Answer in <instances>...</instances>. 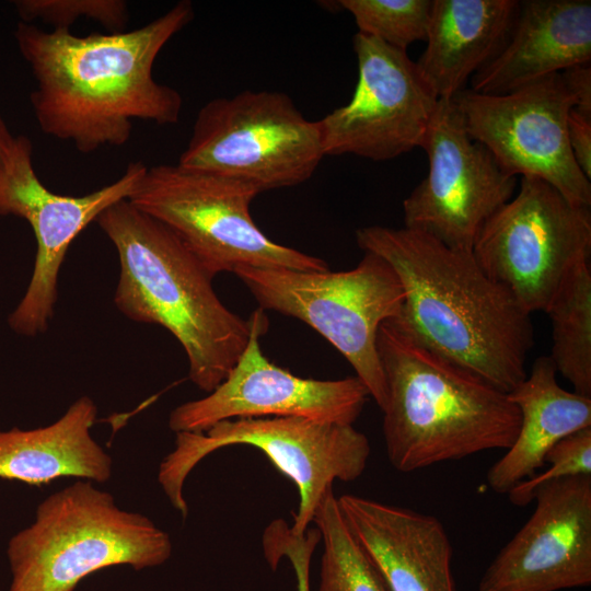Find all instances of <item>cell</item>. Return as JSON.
I'll list each match as a JSON object with an SVG mask.
<instances>
[{
  "label": "cell",
  "instance_id": "1",
  "mask_svg": "<svg viewBox=\"0 0 591 591\" xmlns=\"http://www.w3.org/2000/svg\"><path fill=\"white\" fill-rule=\"evenodd\" d=\"M194 15L182 0L141 27L86 36L20 22L14 38L36 82L31 104L42 131L91 153L125 144L132 119L176 124L182 95L154 79L153 66Z\"/></svg>",
  "mask_w": 591,
  "mask_h": 591
},
{
  "label": "cell",
  "instance_id": "2",
  "mask_svg": "<svg viewBox=\"0 0 591 591\" xmlns=\"http://www.w3.org/2000/svg\"><path fill=\"white\" fill-rule=\"evenodd\" d=\"M363 252L383 258L404 292L393 324L416 343L509 393L526 376L534 344L531 314L489 277L472 252L407 228L356 231Z\"/></svg>",
  "mask_w": 591,
  "mask_h": 591
},
{
  "label": "cell",
  "instance_id": "3",
  "mask_svg": "<svg viewBox=\"0 0 591 591\" xmlns=\"http://www.w3.org/2000/svg\"><path fill=\"white\" fill-rule=\"evenodd\" d=\"M95 221L119 257L117 309L135 322L167 329L186 354L190 381L213 391L245 349L250 320L221 302L213 278L177 235L127 199Z\"/></svg>",
  "mask_w": 591,
  "mask_h": 591
},
{
  "label": "cell",
  "instance_id": "4",
  "mask_svg": "<svg viewBox=\"0 0 591 591\" xmlns=\"http://www.w3.org/2000/svg\"><path fill=\"white\" fill-rule=\"evenodd\" d=\"M376 347L387 397L383 436L391 465L410 473L487 450H508L521 414L508 393L426 349L391 320Z\"/></svg>",
  "mask_w": 591,
  "mask_h": 591
},
{
  "label": "cell",
  "instance_id": "5",
  "mask_svg": "<svg viewBox=\"0 0 591 591\" xmlns=\"http://www.w3.org/2000/svg\"><path fill=\"white\" fill-rule=\"evenodd\" d=\"M172 548L148 517L120 509L109 493L79 479L45 498L35 521L9 541V591H73L111 566H160Z\"/></svg>",
  "mask_w": 591,
  "mask_h": 591
},
{
  "label": "cell",
  "instance_id": "6",
  "mask_svg": "<svg viewBox=\"0 0 591 591\" xmlns=\"http://www.w3.org/2000/svg\"><path fill=\"white\" fill-rule=\"evenodd\" d=\"M233 274L259 308L308 324L349 362L381 410L387 397L376 338L380 326L398 317L404 292L393 268L364 252L349 270L304 271L239 267Z\"/></svg>",
  "mask_w": 591,
  "mask_h": 591
},
{
  "label": "cell",
  "instance_id": "7",
  "mask_svg": "<svg viewBox=\"0 0 591 591\" xmlns=\"http://www.w3.org/2000/svg\"><path fill=\"white\" fill-rule=\"evenodd\" d=\"M230 445L260 450L294 483L300 499L290 534L298 538L304 536L334 482L357 479L371 452L367 436L352 425L304 417L237 418L201 433L177 432L174 450L160 463L158 480L183 518L188 512L183 497L186 477L204 457Z\"/></svg>",
  "mask_w": 591,
  "mask_h": 591
},
{
  "label": "cell",
  "instance_id": "8",
  "mask_svg": "<svg viewBox=\"0 0 591 591\" xmlns=\"http://www.w3.org/2000/svg\"><path fill=\"white\" fill-rule=\"evenodd\" d=\"M258 194L246 182L160 164L147 167L127 200L177 235L212 278L244 266L327 270L324 259L257 227L250 206Z\"/></svg>",
  "mask_w": 591,
  "mask_h": 591
},
{
  "label": "cell",
  "instance_id": "9",
  "mask_svg": "<svg viewBox=\"0 0 591 591\" xmlns=\"http://www.w3.org/2000/svg\"><path fill=\"white\" fill-rule=\"evenodd\" d=\"M324 157L317 120L282 92L246 90L199 109L177 165L263 193L306 182Z\"/></svg>",
  "mask_w": 591,
  "mask_h": 591
},
{
  "label": "cell",
  "instance_id": "10",
  "mask_svg": "<svg viewBox=\"0 0 591 591\" xmlns=\"http://www.w3.org/2000/svg\"><path fill=\"white\" fill-rule=\"evenodd\" d=\"M472 254L530 314L545 312L561 282L590 260V208L548 183L522 176L517 194L485 223Z\"/></svg>",
  "mask_w": 591,
  "mask_h": 591
},
{
  "label": "cell",
  "instance_id": "11",
  "mask_svg": "<svg viewBox=\"0 0 591 591\" xmlns=\"http://www.w3.org/2000/svg\"><path fill=\"white\" fill-rule=\"evenodd\" d=\"M452 100L470 137L507 174L540 178L569 202L590 208L591 181L576 163L567 137L575 102L560 73L505 94L464 89Z\"/></svg>",
  "mask_w": 591,
  "mask_h": 591
},
{
  "label": "cell",
  "instance_id": "12",
  "mask_svg": "<svg viewBox=\"0 0 591 591\" xmlns=\"http://www.w3.org/2000/svg\"><path fill=\"white\" fill-rule=\"evenodd\" d=\"M350 101L317 120L324 155L387 161L421 148L439 97L406 50L356 33Z\"/></svg>",
  "mask_w": 591,
  "mask_h": 591
},
{
  "label": "cell",
  "instance_id": "13",
  "mask_svg": "<svg viewBox=\"0 0 591 591\" xmlns=\"http://www.w3.org/2000/svg\"><path fill=\"white\" fill-rule=\"evenodd\" d=\"M421 148L428 173L403 201L404 228L472 252L485 223L514 195L518 179L470 137L453 100H439Z\"/></svg>",
  "mask_w": 591,
  "mask_h": 591
},
{
  "label": "cell",
  "instance_id": "14",
  "mask_svg": "<svg viewBox=\"0 0 591 591\" xmlns=\"http://www.w3.org/2000/svg\"><path fill=\"white\" fill-rule=\"evenodd\" d=\"M148 166L131 162L112 184L83 196L49 190L33 165V144L20 135L0 167V216H16L32 227L35 265L26 292L9 316L11 328L25 336L44 333L54 314L60 266L70 244L113 204L128 199Z\"/></svg>",
  "mask_w": 591,
  "mask_h": 591
},
{
  "label": "cell",
  "instance_id": "15",
  "mask_svg": "<svg viewBox=\"0 0 591 591\" xmlns=\"http://www.w3.org/2000/svg\"><path fill=\"white\" fill-rule=\"evenodd\" d=\"M247 345L225 379L207 396L175 407L169 417L174 432L207 431L229 419L304 417L352 425L369 398L355 375L339 380H316L294 375L267 359L260 337L268 320L258 308L250 316Z\"/></svg>",
  "mask_w": 591,
  "mask_h": 591
},
{
  "label": "cell",
  "instance_id": "16",
  "mask_svg": "<svg viewBox=\"0 0 591 591\" xmlns=\"http://www.w3.org/2000/svg\"><path fill=\"white\" fill-rule=\"evenodd\" d=\"M529 520L483 573L478 591H559L591 584V475L543 484Z\"/></svg>",
  "mask_w": 591,
  "mask_h": 591
},
{
  "label": "cell",
  "instance_id": "17",
  "mask_svg": "<svg viewBox=\"0 0 591 591\" xmlns=\"http://www.w3.org/2000/svg\"><path fill=\"white\" fill-rule=\"evenodd\" d=\"M337 503L391 591H456L452 546L436 517L350 494Z\"/></svg>",
  "mask_w": 591,
  "mask_h": 591
},
{
  "label": "cell",
  "instance_id": "18",
  "mask_svg": "<svg viewBox=\"0 0 591 591\" xmlns=\"http://www.w3.org/2000/svg\"><path fill=\"white\" fill-rule=\"evenodd\" d=\"M590 61V0L519 1L505 46L471 78V90L505 94Z\"/></svg>",
  "mask_w": 591,
  "mask_h": 591
},
{
  "label": "cell",
  "instance_id": "19",
  "mask_svg": "<svg viewBox=\"0 0 591 591\" xmlns=\"http://www.w3.org/2000/svg\"><path fill=\"white\" fill-rule=\"evenodd\" d=\"M517 0H432L417 67L440 100H452L505 46Z\"/></svg>",
  "mask_w": 591,
  "mask_h": 591
},
{
  "label": "cell",
  "instance_id": "20",
  "mask_svg": "<svg viewBox=\"0 0 591 591\" xmlns=\"http://www.w3.org/2000/svg\"><path fill=\"white\" fill-rule=\"evenodd\" d=\"M556 373L548 356L537 357L525 379L508 393L521 425L513 444L487 472L495 493L507 494L536 474L557 442L591 427V397L563 389Z\"/></svg>",
  "mask_w": 591,
  "mask_h": 591
},
{
  "label": "cell",
  "instance_id": "21",
  "mask_svg": "<svg viewBox=\"0 0 591 591\" xmlns=\"http://www.w3.org/2000/svg\"><path fill=\"white\" fill-rule=\"evenodd\" d=\"M97 407L81 396L49 426L0 431V477L40 486L70 476L105 483L112 457L92 438Z\"/></svg>",
  "mask_w": 591,
  "mask_h": 591
},
{
  "label": "cell",
  "instance_id": "22",
  "mask_svg": "<svg viewBox=\"0 0 591 591\" xmlns=\"http://www.w3.org/2000/svg\"><path fill=\"white\" fill-rule=\"evenodd\" d=\"M552 324L548 356L573 392L591 397V269L577 265L565 278L544 312Z\"/></svg>",
  "mask_w": 591,
  "mask_h": 591
},
{
  "label": "cell",
  "instance_id": "23",
  "mask_svg": "<svg viewBox=\"0 0 591 591\" xmlns=\"http://www.w3.org/2000/svg\"><path fill=\"white\" fill-rule=\"evenodd\" d=\"M313 522L323 542L317 591H391L347 526L333 491L322 501Z\"/></svg>",
  "mask_w": 591,
  "mask_h": 591
},
{
  "label": "cell",
  "instance_id": "24",
  "mask_svg": "<svg viewBox=\"0 0 591 591\" xmlns=\"http://www.w3.org/2000/svg\"><path fill=\"white\" fill-rule=\"evenodd\" d=\"M337 5L352 15L358 33L407 50L425 42L432 0H339Z\"/></svg>",
  "mask_w": 591,
  "mask_h": 591
},
{
  "label": "cell",
  "instance_id": "25",
  "mask_svg": "<svg viewBox=\"0 0 591 591\" xmlns=\"http://www.w3.org/2000/svg\"><path fill=\"white\" fill-rule=\"evenodd\" d=\"M13 5L21 22L33 24L40 20L57 30H70L74 21L86 18L121 32L129 15L124 0H16Z\"/></svg>",
  "mask_w": 591,
  "mask_h": 591
},
{
  "label": "cell",
  "instance_id": "26",
  "mask_svg": "<svg viewBox=\"0 0 591 591\" xmlns=\"http://www.w3.org/2000/svg\"><path fill=\"white\" fill-rule=\"evenodd\" d=\"M549 467L513 486L508 493L510 502L517 507L533 501L535 491L548 482L582 475H591V427L581 429L557 442L546 454Z\"/></svg>",
  "mask_w": 591,
  "mask_h": 591
},
{
  "label": "cell",
  "instance_id": "27",
  "mask_svg": "<svg viewBox=\"0 0 591 591\" xmlns=\"http://www.w3.org/2000/svg\"><path fill=\"white\" fill-rule=\"evenodd\" d=\"M567 137L576 163L591 181V116L571 109L567 120Z\"/></svg>",
  "mask_w": 591,
  "mask_h": 591
},
{
  "label": "cell",
  "instance_id": "28",
  "mask_svg": "<svg viewBox=\"0 0 591 591\" xmlns=\"http://www.w3.org/2000/svg\"><path fill=\"white\" fill-rule=\"evenodd\" d=\"M570 95L573 111L591 116V66L590 62L572 66L560 72Z\"/></svg>",
  "mask_w": 591,
  "mask_h": 591
},
{
  "label": "cell",
  "instance_id": "29",
  "mask_svg": "<svg viewBox=\"0 0 591 591\" xmlns=\"http://www.w3.org/2000/svg\"><path fill=\"white\" fill-rule=\"evenodd\" d=\"M14 140H15V137L10 132L5 121L0 115V167L5 157L10 152L14 143Z\"/></svg>",
  "mask_w": 591,
  "mask_h": 591
}]
</instances>
